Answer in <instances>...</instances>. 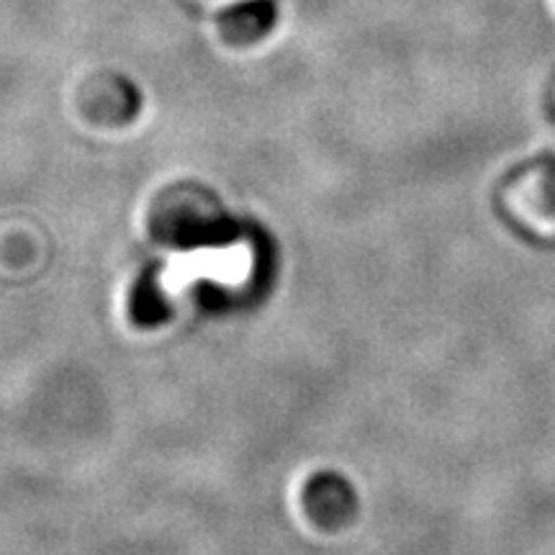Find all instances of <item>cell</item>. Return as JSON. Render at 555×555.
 <instances>
[{
    "label": "cell",
    "instance_id": "1",
    "mask_svg": "<svg viewBox=\"0 0 555 555\" xmlns=\"http://www.w3.org/2000/svg\"><path fill=\"white\" fill-rule=\"evenodd\" d=\"M275 24V5L270 0H249L221 16V34L232 44H255Z\"/></svg>",
    "mask_w": 555,
    "mask_h": 555
},
{
    "label": "cell",
    "instance_id": "2",
    "mask_svg": "<svg viewBox=\"0 0 555 555\" xmlns=\"http://www.w3.org/2000/svg\"><path fill=\"white\" fill-rule=\"evenodd\" d=\"M347 506H350V494L347 489L335 478H322L311 486V509L314 517L324 525H335L339 519H345Z\"/></svg>",
    "mask_w": 555,
    "mask_h": 555
}]
</instances>
